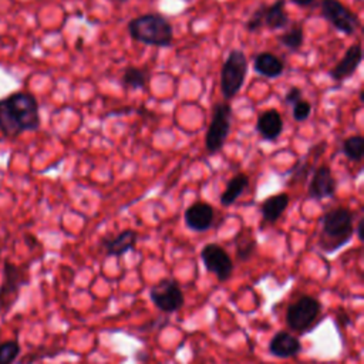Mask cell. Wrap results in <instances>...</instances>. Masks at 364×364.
<instances>
[{
	"instance_id": "1",
	"label": "cell",
	"mask_w": 364,
	"mask_h": 364,
	"mask_svg": "<svg viewBox=\"0 0 364 364\" xmlns=\"http://www.w3.org/2000/svg\"><path fill=\"white\" fill-rule=\"evenodd\" d=\"M40 124V105L31 92L16 91L0 100V132L4 136L37 131Z\"/></svg>"
},
{
	"instance_id": "2",
	"label": "cell",
	"mask_w": 364,
	"mask_h": 364,
	"mask_svg": "<svg viewBox=\"0 0 364 364\" xmlns=\"http://www.w3.org/2000/svg\"><path fill=\"white\" fill-rule=\"evenodd\" d=\"M128 34L132 40L151 47H169L173 43V27L159 13H145L129 20Z\"/></svg>"
},
{
	"instance_id": "3",
	"label": "cell",
	"mask_w": 364,
	"mask_h": 364,
	"mask_svg": "<svg viewBox=\"0 0 364 364\" xmlns=\"http://www.w3.org/2000/svg\"><path fill=\"white\" fill-rule=\"evenodd\" d=\"M353 219V212L344 206L333 208L323 215L321 233L318 239V246L323 252H336L350 242L354 233Z\"/></svg>"
},
{
	"instance_id": "4",
	"label": "cell",
	"mask_w": 364,
	"mask_h": 364,
	"mask_svg": "<svg viewBox=\"0 0 364 364\" xmlns=\"http://www.w3.org/2000/svg\"><path fill=\"white\" fill-rule=\"evenodd\" d=\"M249 70L246 54L233 48L229 51L220 70V91L226 101H230L242 90Z\"/></svg>"
},
{
	"instance_id": "5",
	"label": "cell",
	"mask_w": 364,
	"mask_h": 364,
	"mask_svg": "<svg viewBox=\"0 0 364 364\" xmlns=\"http://www.w3.org/2000/svg\"><path fill=\"white\" fill-rule=\"evenodd\" d=\"M232 125V107L228 101L216 102L212 109L210 124L205 135V149L209 155L219 152L229 136Z\"/></svg>"
},
{
	"instance_id": "6",
	"label": "cell",
	"mask_w": 364,
	"mask_h": 364,
	"mask_svg": "<svg viewBox=\"0 0 364 364\" xmlns=\"http://www.w3.org/2000/svg\"><path fill=\"white\" fill-rule=\"evenodd\" d=\"M28 283L27 273L17 264L4 260L3 273L0 282V311L3 316L10 313V310L17 303L21 289Z\"/></svg>"
},
{
	"instance_id": "7",
	"label": "cell",
	"mask_w": 364,
	"mask_h": 364,
	"mask_svg": "<svg viewBox=\"0 0 364 364\" xmlns=\"http://www.w3.org/2000/svg\"><path fill=\"white\" fill-rule=\"evenodd\" d=\"M321 310V304L311 296H301L293 301L286 311V323L294 333L303 334L316 323Z\"/></svg>"
},
{
	"instance_id": "8",
	"label": "cell",
	"mask_w": 364,
	"mask_h": 364,
	"mask_svg": "<svg viewBox=\"0 0 364 364\" xmlns=\"http://www.w3.org/2000/svg\"><path fill=\"white\" fill-rule=\"evenodd\" d=\"M320 14L346 36H353L360 27L358 16L340 0H320Z\"/></svg>"
},
{
	"instance_id": "9",
	"label": "cell",
	"mask_w": 364,
	"mask_h": 364,
	"mask_svg": "<svg viewBox=\"0 0 364 364\" xmlns=\"http://www.w3.org/2000/svg\"><path fill=\"white\" fill-rule=\"evenodd\" d=\"M149 297L155 307L165 313L179 310L185 301L178 282L172 277H166L155 283L149 289Z\"/></svg>"
},
{
	"instance_id": "10",
	"label": "cell",
	"mask_w": 364,
	"mask_h": 364,
	"mask_svg": "<svg viewBox=\"0 0 364 364\" xmlns=\"http://www.w3.org/2000/svg\"><path fill=\"white\" fill-rule=\"evenodd\" d=\"M200 259L205 269L213 273L219 282H225L233 272V262L228 252L218 243H208L200 250Z\"/></svg>"
},
{
	"instance_id": "11",
	"label": "cell",
	"mask_w": 364,
	"mask_h": 364,
	"mask_svg": "<svg viewBox=\"0 0 364 364\" xmlns=\"http://www.w3.org/2000/svg\"><path fill=\"white\" fill-rule=\"evenodd\" d=\"M337 191V181L327 165H321L314 169L311 181L307 188V198L314 200H323L331 198Z\"/></svg>"
},
{
	"instance_id": "12",
	"label": "cell",
	"mask_w": 364,
	"mask_h": 364,
	"mask_svg": "<svg viewBox=\"0 0 364 364\" xmlns=\"http://www.w3.org/2000/svg\"><path fill=\"white\" fill-rule=\"evenodd\" d=\"M361 61H363L361 44H358V43L351 44L346 50L341 60L328 71V75H330L331 80H334L337 82L346 81V80L351 78L355 74Z\"/></svg>"
},
{
	"instance_id": "13",
	"label": "cell",
	"mask_w": 364,
	"mask_h": 364,
	"mask_svg": "<svg viewBox=\"0 0 364 364\" xmlns=\"http://www.w3.org/2000/svg\"><path fill=\"white\" fill-rule=\"evenodd\" d=\"M185 225L193 232L208 230L215 220V209L208 202H193L183 213Z\"/></svg>"
},
{
	"instance_id": "14",
	"label": "cell",
	"mask_w": 364,
	"mask_h": 364,
	"mask_svg": "<svg viewBox=\"0 0 364 364\" xmlns=\"http://www.w3.org/2000/svg\"><path fill=\"white\" fill-rule=\"evenodd\" d=\"M284 128L280 112L274 108L266 109L259 114L256 121V131L263 141H276Z\"/></svg>"
},
{
	"instance_id": "15",
	"label": "cell",
	"mask_w": 364,
	"mask_h": 364,
	"mask_svg": "<svg viewBox=\"0 0 364 364\" xmlns=\"http://www.w3.org/2000/svg\"><path fill=\"white\" fill-rule=\"evenodd\" d=\"M300 351H301V343L299 337H296L294 334L286 330L277 331L269 343V353L279 358L294 357Z\"/></svg>"
},
{
	"instance_id": "16",
	"label": "cell",
	"mask_w": 364,
	"mask_h": 364,
	"mask_svg": "<svg viewBox=\"0 0 364 364\" xmlns=\"http://www.w3.org/2000/svg\"><path fill=\"white\" fill-rule=\"evenodd\" d=\"M136 237H138V235L134 229H125V230L119 232L117 236L104 237L101 240V245L108 256L119 257L135 247Z\"/></svg>"
},
{
	"instance_id": "17",
	"label": "cell",
	"mask_w": 364,
	"mask_h": 364,
	"mask_svg": "<svg viewBox=\"0 0 364 364\" xmlns=\"http://www.w3.org/2000/svg\"><path fill=\"white\" fill-rule=\"evenodd\" d=\"M253 70L266 78H277L284 71V63L273 53L263 51L255 57Z\"/></svg>"
},
{
	"instance_id": "18",
	"label": "cell",
	"mask_w": 364,
	"mask_h": 364,
	"mask_svg": "<svg viewBox=\"0 0 364 364\" xmlns=\"http://www.w3.org/2000/svg\"><path fill=\"white\" fill-rule=\"evenodd\" d=\"M289 202H290V196L286 192L266 198L260 205L262 219L267 223H274L282 218V215L289 206Z\"/></svg>"
},
{
	"instance_id": "19",
	"label": "cell",
	"mask_w": 364,
	"mask_h": 364,
	"mask_svg": "<svg viewBox=\"0 0 364 364\" xmlns=\"http://www.w3.org/2000/svg\"><path fill=\"white\" fill-rule=\"evenodd\" d=\"M289 24V17L286 13V0H276L264 10V27L269 30L286 28Z\"/></svg>"
},
{
	"instance_id": "20",
	"label": "cell",
	"mask_w": 364,
	"mask_h": 364,
	"mask_svg": "<svg viewBox=\"0 0 364 364\" xmlns=\"http://www.w3.org/2000/svg\"><path fill=\"white\" fill-rule=\"evenodd\" d=\"M247 186H249V176L246 173H236L228 181L225 191L220 193V203L223 206L233 205L237 200V198L246 191Z\"/></svg>"
},
{
	"instance_id": "21",
	"label": "cell",
	"mask_w": 364,
	"mask_h": 364,
	"mask_svg": "<svg viewBox=\"0 0 364 364\" xmlns=\"http://www.w3.org/2000/svg\"><path fill=\"white\" fill-rule=\"evenodd\" d=\"M277 40L284 48H287L291 53H296L301 48V46L304 43V31L300 24H293L291 27L284 30L277 37Z\"/></svg>"
},
{
	"instance_id": "22",
	"label": "cell",
	"mask_w": 364,
	"mask_h": 364,
	"mask_svg": "<svg viewBox=\"0 0 364 364\" xmlns=\"http://www.w3.org/2000/svg\"><path fill=\"white\" fill-rule=\"evenodd\" d=\"M148 77L146 73L138 67L129 65L124 70L121 77V84L125 88H134V90H144L146 85Z\"/></svg>"
},
{
	"instance_id": "23",
	"label": "cell",
	"mask_w": 364,
	"mask_h": 364,
	"mask_svg": "<svg viewBox=\"0 0 364 364\" xmlns=\"http://www.w3.org/2000/svg\"><path fill=\"white\" fill-rule=\"evenodd\" d=\"M343 154L353 162H360L364 155V138L363 135H351L341 144Z\"/></svg>"
},
{
	"instance_id": "24",
	"label": "cell",
	"mask_w": 364,
	"mask_h": 364,
	"mask_svg": "<svg viewBox=\"0 0 364 364\" xmlns=\"http://www.w3.org/2000/svg\"><path fill=\"white\" fill-rule=\"evenodd\" d=\"M21 353L20 343L17 340H7L0 343V364H13Z\"/></svg>"
},
{
	"instance_id": "25",
	"label": "cell",
	"mask_w": 364,
	"mask_h": 364,
	"mask_svg": "<svg viewBox=\"0 0 364 364\" xmlns=\"http://www.w3.org/2000/svg\"><path fill=\"white\" fill-rule=\"evenodd\" d=\"M264 3H260L256 10L250 14V17L246 21V30L250 33H255L257 30H260L262 27H264V10H266Z\"/></svg>"
},
{
	"instance_id": "26",
	"label": "cell",
	"mask_w": 364,
	"mask_h": 364,
	"mask_svg": "<svg viewBox=\"0 0 364 364\" xmlns=\"http://www.w3.org/2000/svg\"><path fill=\"white\" fill-rule=\"evenodd\" d=\"M256 249V240L252 237H246L239 240L237 246H236V256L240 262H246L255 252Z\"/></svg>"
},
{
	"instance_id": "27",
	"label": "cell",
	"mask_w": 364,
	"mask_h": 364,
	"mask_svg": "<svg viewBox=\"0 0 364 364\" xmlns=\"http://www.w3.org/2000/svg\"><path fill=\"white\" fill-rule=\"evenodd\" d=\"M311 115V104L306 100H300L291 108V117L296 122H304Z\"/></svg>"
},
{
	"instance_id": "28",
	"label": "cell",
	"mask_w": 364,
	"mask_h": 364,
	"mask_svg": "<svg viewBox=\"0 0 364 364\" xmlns=\"http://www.w3.org/2000/svg\"><path fill=\"white\" fill-rule=\"evenodd\" d=\"M301 97H303V91H301V88H299V87L293 85V87H290V88L287 90V92L284 94L283 101H284V104H286V105H291V107H293L296 102H299L300 100H303Z\"/></svg>"
},
{
	"instance_id": "29",
	"label": "cell",
	"mask_w": 364,
	"mask_h": 364,
	"mask_svg": "<svg viewBox=\"0 0 364 364\" xmlns=\"http://www.w3.org/2000/svg\"><path fill=\"white\" fill-rule=\"evenodd\" d=\"M363 225H364V219L360 218L358 222H357V226H355V232H357V237L360 240H364V236H363Z\"/></svg>"
},
{
	"instance_id": "30",
	"label": "cell",
	"mask_w": 364,
	"mask_h": 364,
	"mask_svg": "<svg viewBox=\"0 0 364 364\" xmlns=\"http://www.w3.org/2000/svg\"><path fill=\"white\" fill-rule=\"evenodd\" d=\"M290 1L299 7H307V6H311L316 0H290Z\"/></svg>"
},
{
	"instance_id": "31",
	"label": "cell",
	"mask_w": 364,
	"mask_h": 364,
	"mask_svg": "<svg viewBox=\"0 0 364 364\" xmlns=\"http://www.w3.org/2000/svg\"><path fill=\"white\" fill-rule=\"evenodd\" d=\"M115 3H124V1H127V0H114Z\"/></svg>"
}]
</instances>
